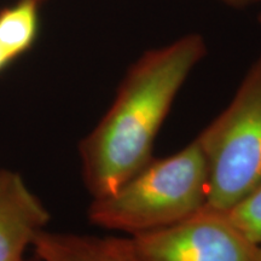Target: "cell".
Masks as SVG:
<instances>
[{
  "label": "cell",
  "mask_w": 261,
  "mask_h": 261,
  "mask_svg": "<svg viewBox=\"0 0 261 261\" xmlns=\"http://www.w3.org/2000/svg\"><path fill=\"white\" fill-rule=\"evenodd\" d=\"M257 22L261 24V12L259 14V16H257Z\"/></svg>",
  "instance_id": "cell-12"
},
{
  "label": "cell",
  "mask_w": 261,
  "mask_h": 261,
  "mask_svg": "<svg viewBox=\"0 0 261 261\" xmlns=\"http://www.w3.org/2000/svg\"><path fill=\"white\" fill-rule=\"evenodd\" d=\"M27 261H38L37 259H34V260H27Z\"/></svg>",
  "instance_id": "cell-13"
},
{
  "label": "cell",
  "mask_w": 261,
  "mask_h": 261,
  "mask_svg": "<svg viewBox=\"0 0 261 261\" xmlns=\"http://www.w3.org/2000/svg\"><path fill=\"white\" fill-rule=\"evenodd\" d=\"M223 4L227 5L228 8L232 9H247L254 5H260L261 0H219Z\"/></svg>",
  "instance_id": "cell-9"
},
{
  "label": "cell",
  "mask_w": 261,
  "mask_h": 261,
  "mask_svg": "<svg viewBox=\"0 0 261 261\" xmlns=\"http://www.w3.org/2000/svg\"><path fill=\"white\" fill-rule=\"evenodd\" d=\"M208 184L207 160L195 138L175 154L154 156L113 192L92 198L87 218L94 226L128 237L161 230L200 212Z\"/></svg>",
  "instance_id": "cell-2"
},
{
  "label": "cell",
  "mask_w": 261,
  "mask_h": 261,
  "mask_svg": "<svg viewBox=\"0 0 261 261\" xmlns=\"http://www.w3.org/2000/svg\"><path fill=\"white\" fill-rule=\"evenodd\" d=\"M38 261H143L130 237L56 232L45 228L33 242Z\"/></svg>",
  "instance_id": "cell-6"
},
{
  "label": "cell",
  "mask_w": 261,
  "mask_h": 261,
  "mask_svg": "<svg viewBox=\"0 0 261 261\" xmlns=\"http://www.w3.org/2000/svg\"><path fill=\"white\" fill-rule=\"evenodd\" d=\"M130 240L143 261H260L261 246L223 212L205 208L180 223Z\"/></svg>",
  "instance_id": "cell-4"
},
{
  "label": "cell",
  "mask_w": 261,
  "mask_h": 261,
  "mask_svg": "<svg viewBox=\"0 0 261 261\" xmlns=\"http://www.w3.org/2000/svg\"><path fill=\"white\" fill-rule=\"evenodd\" d=\"M50 213L18 173L0 188V261H27L24 253L45 230Z\"/></svg>",
  "instance_id": "cell-5"
},
{
  "label": "cell",
  "mask_w": 261,
  "mask_h": 261,
  "mask_svg": "<svg viewBox=\"0 0 261 261\" xmlns=\"http://www.w3.org/2000/svg\"><path fill=\"white\" fill-rule=\"evenodd\" d=\"M260 261H261V249H260Z\"/></svg>",
  "instance_id": "cell-14"
},
{
  "label": "cell",
  "mask_w": 261,
  "mask_h": 261,
  "mask_svg": "<svg viewBox=\"0 0 261 261\" xmlns=\"http://www.w3.org/2000/svg\"><path fill=\"white\" fill-rule=\"evenodd\" d=\"M10 173H11V171H9V169H0V188H2L3 184L6 181Z\"/></svg>",
  "instance_id": "cell-11"
},
{
  "label": "cell",
  "mask_w": 261,
  "mask_h": 261,
  "mask_svg": "<svg viewBox=\"0 0 261 261\" xmlns=\"http://www.w3.org/2000/svg\"><path fill=\"white\" fill-rule=\"evenodd\" d=\"M12 62L14 61L10 58L8 52H6L4 48H3L2 45H0V75L3 74V71H4Z\"/></svg>",
  "instance_id": "cell-10"
},
{
  "label": "cell",
  "mask_w": 261,
  "mask_h": 261,
  "mask_svg": "<svg viewBox=\"0 0 261 261\" xmlns=\"http://www.w3.org/2000/svg\"><path fill=\"white\" fill-rule=\"evenodd\" d=\"M196 138L210 173L203 208L230 210L261 182V51L230 103Z\"/></svg>",
  "instance_id": "cell-3"
},
{
  "label": "cell",
  "mask_w": 261,
  "mask_h": 261,
  "mask_svg": "<svg viewBox=\"0 0 261 261\" xmlns=\"http://www.w3.org/2000/svg\"><path fill=\"white\" fill-rule=\"evenodd\" d=\"M223 213L249 240L261 246V182Z\"/></svg>",
  "instance_id": "cell-8"
},
{
  "label": "cell",
  "mask_w": 261,
  "mask_h": 261,
  "mask_svg": "<svg viewBox=\"0 0 261 261\" xmlns=\"http://www.w3.org/2000/svg\"><path fill=\"white\" fill-rule=\"evenodd\" d=\"M41 2L19 0L0 10V45L12 61L31 50L37 40Z\"/></svg>",
  "instance_id": "cell-7"
},
{
  "label": "cell",
  "mask_w": 261,
  "mask_h": 261,
  "mask_svg": "<svg viewBox=\"0 0 261 261\" xmlns=\"http://www.w3.org/2000/svg\"><path fill=\"white\" fill-rule=\"evenodd\" d=\"M207 52L203 35L188 33L129 65L110 107L77 148L91 197L110 194L151 161L175 98Z\"/></svg>",
  "instance_id": "cell-1"
}]
</instances>
